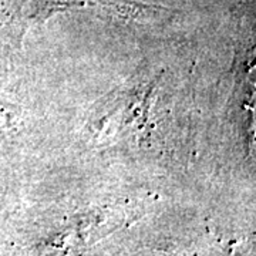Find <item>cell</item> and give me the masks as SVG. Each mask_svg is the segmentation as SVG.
<instances>
[{
	"mask_svg": "<svg viewBox=\"0 0 256 256\" xmlns=\"http://www.w3.org/2000/svg\"><path fill=\"white\" fill-rule=\"evenodd\" d=\"M28 23H40L57 13L74 9H101L124 20L151 22L168 10L138 0H18Z\"/></svg>",
	"mask_w": 256,
	"mask_h": 256,
	"instance_id": "6da1fadb",
	"label": "cell"
}]
</instances>
